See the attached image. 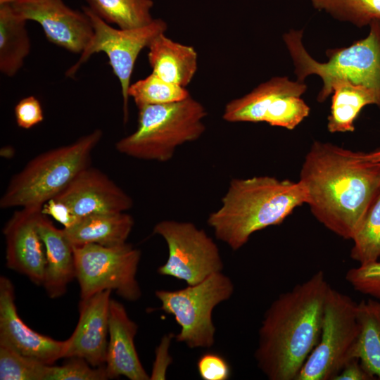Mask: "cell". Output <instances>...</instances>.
<instances>
[{
    "mask_svg": "<svg viewBox=\"0 0 380 380\" xmlns=\"http://www.w3.org/2000/svg\"><path fill=\"white\" fill-rule=\"evenodd\" d=\"M299 182L315 217L335 234L352 240L380 189V163L367 159L365 152L315 141Z\"/></svg>",
    "mask_w": 380,
    "mask_h": 380,
    "instance_id": "6da1fadb",
    "label": "cell"
},
{
    "mask_svg": "<svg viewBox=\"0 0 380 380\" xmlns=\"http://www.w3.org/2000/svg\"><path fill=\"white\" fill-rule=\"evenodd\" d=\"M329 284L323 271L278 296L266 310L254 356L270 380H296L317 344Z\"/></svg>",
    "mask_w": 380,
    "mask_h": 380,
    "instance_id": "7a4b0ae2",
    "label": "cell"
},
{
    "mask_svg": "<svg viewBox=\"0 0 380 380\" xmlns=\"http://www.w3.org/2000/svg\"><path fill=\"white\" fill-rule=\"evenodd\" d=\"M306 202L300 182L259 176L234 178L220 208L207 220L215 237L233 251L242 248L255 232L281 224Z\"/></svg>",
    "mask_w": 380,
    "mask_h": 380,
    "instance_id": "3957f363",
    "label": "cell"
},
{
    "mask_svg": "<svg viewBox=\"0 0 380 380\" xmlns=\"http://www.w3.org/2000/svg\"><path fill=\"white\" fill-rule=\"evenodd\" d=\"M369 26L366 37L348 46L327 49L328 60L324 63L316 61L307 51L303 44V30H291L283 35L297 81L304 82L312 75L322 79L323 86L317 98L319 102L332 94L336 83L348 82L370 89L375 105L380 108V20H373Z\"/></svg>",
    "mask_w": 380,
    "mask_h": 380,
    "instance_id": "277c9868",
    "label": "cell"
},
{
    "mask_svg": "<svg viewBox=\"0 0 380 380\" xmlns=\"http://www.w3.org/2000/svg\"><path fill=\"white\" fill-rule=\"evenodd\" d=\"M103 132L96 129L75 141L43 152L11 179L0 208H41L61 193L84 168Z\"/></svg>",
    "mask_w": 380,
    "mask_h": 380,
    "instance_id": "5b68a950",
    "label": "cell"
},
{
    "mask_svg": "<svg viewBox=\"0 0 380 380\" xmlns=\"http://www.w3.org/2000/svg\"><path fill=\"white\" fill-rule=\"evenodd\" d=\"M136 130L115 144L127 156L166 162L177 147L199 139L205 130L204 106L191 96L177 102L138 108Z\"/></svg>",
    "mask_w": 380,
    "mask_h": 380,
    "instance_id": "8992f818",
    "label": "cell"
},
{
    "mask_svg": "<svg viewBox=\"0 0 380 380\" xmlns=\"http://www.w3.org/2000/svg\"><path fill=\"white\" fill-rule=\"evenodd\" d=\"M234 291L231 279L220 272L196 284L175 291L157 290L155 295L161 303L160 309L172 315L180 327L176 341L194 349L214 345L213 310Z\"/></svg>",
    "mask_w": 380,
    "mask_h": 380,
    "instance_id": "52a82bcc",
    "label": "cell"
},
{
    "mask_svg": "<svg viewBox=\"0 0 380 380\" xmlns=\"http://www.w3.org/2000/svg\"><path fill=\"white\" fill-rule=\"evenodd\" d=\"M359 334L357 303L330 286L319 341L296 380H333L353 358Z\"/></svg>",
    "mask_w": 380,
    "mask_h": 380,
    "instance_id": "ba28073f",
    "label": "cell"
},
{
    "mask_svg": "<svg viewBox=\"0 0 380 380\" xmlns=\"http://www.w3.org/2000/svg\"><path fill=\"white\" fill-rule=\"evenodd\" d=\"M72 246L80 300L108 289L129 301L140 298L141 291L136 278L141 259L139 249L127 242L112 246Z\"/></svg>",
    "mask_w": 380,
    "mask_h": 380,
    "instance_id": "9c48e42d",
    "label": "cell"
},
{
    "mask_svg": "<svg viewBox=\"0 0 380 380\" xmlns=\"http://www.w3.org/2000/svg\"><path fill=\"white\" fill-rule=\"evenodd\" d=\"M90 18L94 34L79 60L66 72L67 77L75 75L80 66L94 53L103 52L108 58L114 75L121 87L124 120L128 119V89L136 61L143 49L148 47L159 34L165 32L167 25L161 18L132 29L115 28L94 13L87 6L82 9Z\"/></svg>",
    "mask_w": 380,
    "mask_h": 380,
    "instance_id": "30bf717a",
    "label": "cell"
},
{
    "mask_svg": "<svg viewBox=\"0 0 380 380\" xmlns=\"http://www.w3.org/2000/svg\"><path fill=\"white\" fill-rule=\"evenodd\" d=\"M153 232L163 238L168 248L166 262L157 270L160 275L194 285L222 272L224 264L218 246L194 224L162 220L155 224Z\"/></svg>",
    "mask_w": 380,
    "mask_h": 380,
    "instance_id": "8fae6325",
    "label": "cell"
},
{
    "mask_svg": "<svg viewBox=\"0 0 380 380\" xmlns=\"http://www.w3.org/2000/svg\"><path fill=\"white\" fill-rule=\"evenodd\" d=\"M11 6L22 18L39 23L50 42L72 53L80 54L93 36L89 16L63 0H16Z\"/></svg>",
    "mask_w": 380,
    "mask_h": 380,
    "instance_id": "7c38bea8",
    "label": "cell"
},
{
    "mask_svg": "<svg viewBox=\"0 0 380 380\" xmlns=\"http://www.w3.org/2000/svg\"><path fill=\"white\" fill-rule=\"evenodd\" d=\"M42 208H21L3 229L6 239V267L42 285L46 269V251L38 230Z\"/></svg>",
    "mask_w": 380,
    "mask_h": 380,
    "instance_id": "4fadbf2b",
    "label": "cell"
},
{
    "mask_svg": "<svg viewBox=\"0 0 380 380\" xmlns=\"http://www.w3.org/2000/svg\"><path fill=\"white\" fill-rule=\"evenodd\" d=\"M65 204L77 220L104 213L126 212L132 198L105 173L88 166L55 198Z\"/></svg>",
    "mask_w": 380,
    "mask_h": 380,
    "instance_id": "5bb4252c",
    "label": "cell"
},
{
    "mask_svg": "<svg viewBox=\"0 0 380 380\" xmlns=\"http://www.w3.org/2000/svg\"><path fill=\"white\" fill-rule=\"evenodd\" d=\"M0 340L21 354L47 365L64 358L67 348L66 340L39 334L23 321L17 311L13 284L5 276L0 277Z\"/></svg>",
    "mask_w": 380,
    "mask_h": 380,
    "instance_id": "9a60e30c",
    "label": "cell"
},
{
    "mask_svg": "<svg viewBox=\"0 0 380 380\" xmlns=\"http://www.w3.org/2000/svg\"><path fill=\"white\" fill-rule=\"evenodd\" d=\"M112 291H102L80 300L78 322L66 340L64 358L81 357L94 367L105 365Z\"/></svg>",
    "mask_w": 380,
    "mask_h": 380,
    "instance_id": "2e32d148",
    "label": "cell"
},
{
    "mask_svg": "<svg viewBox=\"0 0 380 380\" xmlns=\"http://www.w3.org/2000/svg\"><path fill=\"white\" fill-rule=\"evenodd\" d=\"M138 325L132 320L124 305L111 299L109 312V341L106 370L109 379L121 376L130 380H148L134 344Z\"/></svg>",
    "mask_w": 380,
    "mask_h": 380,
    "instance_id": "e0dca14e",
    "label": "cell"
},
{
    "mask_svg": "<svg viewBox=\"0 0 380 380\" xmlns=\"http://www.w3.org/2000/svg\"><path fill=\"white\" fill-rule=\"evenodd\" d=\"M38 230L46 251V269L42 286L49 298L63 296L68 284L76 277L73 246L63 229H58L42 213Z\"/></svg>",
    "mask_w": 380,
    "mask_h": 380,
    "instance_id": "ac0fdd59",
    "label": "cell"
},
{
    "mask_svg": "<svg viewBox=\"0 0 380 380\" xmlns=\"http://www.w3.org/2000/svg\"><path fill=\"white\" fill-rule=\"evenodd\" d=\"M147 48L152 73L183 87L190 84L198 68V54L193 46L175 42L163 32Z\"/></svg>",
    "mask_w": 380,
    "mask_h": 380,
    "instance_id": "d6986e66",
    "label": "cell"
},
{
    "mask_svg": "<svg viewBox=\"0 0 380 380\" xmlns=\"http://www.w3.org/2000/svg\"><path fill=\"white\" fill-rule=\"evenodd\" d=\"M134 224L133 217L126 212L96 214L82 217L63 231L74 246L91 243L112 246L126 243Z\"/></svg>",
    "mask_w": 380,
    "mask_h": 380,
    "instance_id": "ffe728a7",
    "label": "cell"
},
{
    "mask_svg": "<svg viewBox=\"0 0 380 380\" xmlns=\"http://www.w3.org/2000/svg\"><path fill=\"white\" fill-rule=\"evenodd\" d=\"M299 89H307V85L286 76L273 77L243 96L229 101L222 118L229 122H264L267 110L278 97Z\"/></svg>",
    "mask_w": 380,
    "mask_h": 380,
    "instance_id": "44dd1931",
    "label": "cell"
},
{
    "mask_svg": "<svg viewBox=\"0 0 380 380\" xmlns=\"http://www.w3.org/2000/svg\"><path fill=\"white\" fill-rule=\"evenodd\" d=\"M26 23L11 4L0 5V71L7 77L16 75L30 53Z\"/></svg>",
    "mask_w": 380,
    "mask_h": 380,
    "instance_id": "7402d4cb",
    "label": "cell"
},
{
    "mask_svg": "<svg viewBox=\"0 0 380 380\" xmlns=\"http://www.w3.org/2000/svg\"><path fill=\"white\" fill-rule=\"evenodd\" d=\"M374 93L369 89L348 82H338L333 87L327 129L331 133L355 130V121L362 108L375 105Z\"/></svg>",
    "mask_w": 380,
    "mask_h": 380,
    "instance_id": "603a6c76",
    "label": "cell"
},
{
    "mask_svg": "<svg viewBox=\"0 0 380 380\" xmlns=\"http://www.w3.org/2000/svg\"><path fill=\"white\" fill-rule=\"evenodd\" d=\"M357 318L360 334L353 356L372 376L380 379V301L369 298L357 303Z\"/></svg>",
    "mask_w": 380,
    "mask_h": 380,
    "instance_id": "cb8c5ba5",
    "label": "cell"
},
{
    "mask_svg": "<svg viewBox=\"0 0 380 380\" xmlns=\"http://www.w3.org/2000/svg\"><path fill=\"white\" fill-rule=\"evenodd\" d=\"M87 7L108 24L132 29L151 23L153 0H85Z\"/></svg>",
    "mask_w": 380,
    "mask_h": 380,
    "instance_id": "d4e9b609",
    "label": "cell"
},
{
    "mask_svg": "<svg viewBox=\"0 0 380 380\" xmlns=\"http://www.w3.org/2000/svg\"><path fill=\"white\" fill-rule=\"evenodd\" d=\"M352 240L353 260L360 265L380 260V189Z\"/></svg>",
    "mask_w": 380,
    "mask_h": 380,
    "instance_id": "484cf974",
    "label": "cell"
},
{
    "mask_svg": "<svg viewBox=\"0 0 380 380\" xmlns=\"http://www.w3.org/2000/svg\"><path fill=\"white\" fill-rule=\"evenodd\" d=\"M314 8L362 27L380 20V0H310Z\"/></svg>",
    "mask_w": 380,
    "mask_h": 380,
    "instance_id": "4316f807",
    "label": "cell"
},
{
    "mask_svg": "<svg viewBox=\"0 0 380 380\" xmlns=\"http://www.w3.org/2000/svg\"><path fill=\"white\" fill-rule=\"evenodd\" d=\"M128 96L140 108L147 105L164 104L182 101L190 96L183 87L166 82L151 73L130 84Z\"/></svg>",
    "mask_w": 380,
    "mask_h": 380,
    "instance_id": "83f0119b",
    "label": "cell"
},
{
    "mask_svg": "<svg viewBox=\"0 0 380 380\" xmlns=\"http://www.w3.org/2000/svg\"><path fill=\"white\" fill-rule=\"evenodd\" d=\"M51 365L25 356L0 340L1 380H47Z\"/></svg>",
    "mask_w": 380,
    "mask_h": 380,
    "instance_id": "f1b7e54d",
    "label": "cell"
},
{
    "mask_svg": "<svg viewBox=\"0 0 380 380\" xmlns=\"http://www.w3.org/2000/svg\"><path fill=\"white\" fill-rule=\"evenodd\" d=\"M62 365L50 366L47 380H106L108 376L105 365L94 367L84 359L68 357Z\"/></svg>",
    "mask_w": 380,
    "mask_h": 380,
    "instance_id": "f546056e",
    "label": "cell"
},
{
    "mask_svg": "<svg viewBox=\"0 0 380 380\" xmlns=\"http://www.w3.org/2000/svg\"><path fill=\"white\" fill-rule=\"evenodd\" d=\"M346 279L355 291L380 301V260L349 269Z\"/></svg>",
    "mask_w": 380,
    "mask_h": 380,
    "instance_id": "4dcf8cb0",
    "label": "cell"
},
{
    "mask_svg": "<svg viewBox=\"0 0 380 380\" xmlns=\"http://www.w3.org/2000/svg\"><path fill=\"white\" fill-rule=\"evenodd\" d=\"M197 370L203 380H227L232 373L227 360L215 353H205L197 361Z\"/></svg>",
    "mask_w": 380,
    "mask_h": 380,
    "instance_id": "1f68e13d",
    "label": "cell"
},
{
    "mask_svg": "<svg viewBox=\"0 0 380 380\" xmlns=\"http://www.w3.org/2000/svg\"><path fill=\"white\" fill-rule=\"evenodd\" d=\"M14 113L17 125L23 129H30L44 120L42 105L33 96L19 101L15 106Z\"/></svg>",
    "mask_w": 380,
    "mask_h": 380,
    "instance_id": "d6a6232c",
    "label": "cell"
},
{
    "mask_svg": "<svg viewBox=\"0 0 380 380\" xmlns=\"http://www.w3.org/2000/svg\"><path fill=\"white\" fill-rule=\"evenodd\" d=\"M175 335L169 333L165 335L155 351V360L153 365L151 380H163L166 379V372L173 360L169 353V347Z\"/></svg>",
    "mask_w": 380,
    "mask_h": 380,
    "instance_id": "836d02e7",
    "label": "cell"
},
{
    "mask_svg": "<svg viewBox=\"0 0 380 380\" xmlns=\"http://www.w3.org/2000/svg\"><path fill=\"white\" fill-rule=\"evenodd\" d=\"M42 213L52 217L64 227L71 226L77 220L68 207L56 198H52L43 205Z\"/></svg>",
    "mask_w": 380,
    "mask_h": 380,
    "instance_id": "e575fe53",
    "label": "cell"
},
{
    "mask_svg": "<svg viewBox=\"0 0 380 380\" xmlns=\"http://www.w3.org/2000/svg\"><path fill=\"white\" fill-rule=\"evenodd\" d=\"M376 379L367 372L357 357L350 359L333 380H371Z\"/></svg>",
    "mask_w": 380,
    "mask_h": 380,
    "instance_id": "d590c367",
    "label": "cell"
},
{
    "mask_svg": "<svg viewBox=\"0 0 380 380\" xmlns=\"http://www.w3.org/2000/svg\"><path fill=\"white\" fill-rule=\"evenodd\" d=\"M365 156L372 161L380 163V147L369 152H365Z\"/></svg>",
    "mask_w": 380,
    "mask_h": 380,
    "instance_id": "8d00e7d4",
    "label": "cell"
},
{
    "mask_svg": "<svg viewBox=\"0 0 380 380\" xmlns=\"http://www.w3.org/2000/svg\"><path fill=\"white\" fill-rule=\"evenodd\" d=\"M16 0H0V5L12 4Z\"/></svg>",
    "mask_w": 380,
    "mask_h": 380,
    "instance_id": "74e56055",
    "label": "cell"
}]
</instances>
